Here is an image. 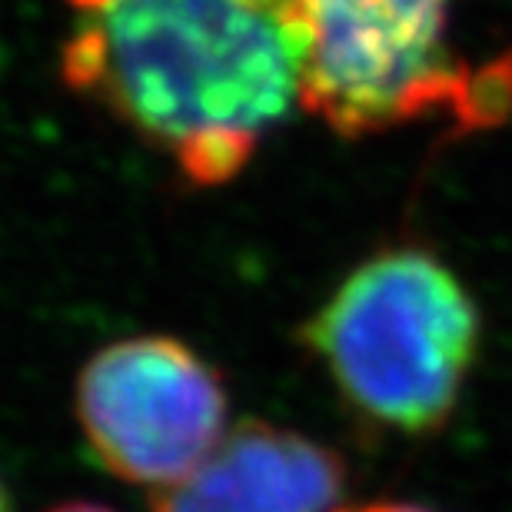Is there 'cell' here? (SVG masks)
Wrapping results in <instances>:
<instances>
[{"label": "cell", "mask_w": 512, "mask_h": 512, "mask_svg": "<svg viewBox=\"0 0 512 512\" xmlns=\"http://www.w3.org/2000/svg\"><path fill=\"white\" fill-rule=\"evenodd\" d=\"M60 77L160 150L190 187L240 177L300 110L296 0H67Z\"/></svg>", "instance_id": "obj_1"}, {"label": "cell", "mask_w": 512, "mask_h": 512, "mask_svg": "<svg viewBox=\"0 0 512 512\" xmlns=\"http://www.w3.org/2000/svg\"><path fill=\"white\" fill-rule=\"evenodd\" d=\"M300 340L356 416L386 433L429 436L463 396L479 310L436 253L389 247L336 286Z\"/></svg>", "instance_id": "obj_2"}, {"label": "cell", "mask_w": 512, "mask_h": 512, "mask_svg": "<svg viewBox=\"0 0 512 512\" xmlns=\"http://www.w3.org/2000/svg\"><path fill=\"white\" fill-rule=\"evenodd\" d=\"M306 34L300 110L360 140L446 114L493 127L512 114V54L473 67L453 44L456 0H296Z\"/></svg>", "instance_id": "obj_3"}, {"label": "cell", "mask_w": 512, "mask_h": 512, "mask_svg": "<svg viewBox=\"0 0 512 512\" xmlns=\"http://www.w3.org/2000/svg\"><path fill=\"white\" fill-rule=\"evenodd\" d=\"M77 426L110 476L167 489L227 436L223 376L173 336L110 343L77 376Z\"/></svg>", "instance_id": "obj_4"}, {"label": "cell", "mask_w": 512, "mask_h": 512, "mask_svg": "<svg viewBox=\"0 0 512 512\" xmlns=\"http://www.w3.org/2000/svg\"><path fill=\"white\" fill-rule=\"evenodd\" d=\"M343 456L296 429L243 419L203 463L153 493V512H336Z\"/></svg>", "instance_id": "obj_5"}, {"label": "cell", "mask_w": 512, "mask_h": 512, "mask_svg": "<svg viewBox=\"0 0 512 512\" xmlns=\"http://www.w3.org/2000/svg\"><path fill=\"white\" fill-rule=\"evenodd\" d=\"M336 512H433V509L409 506V503H366V506H350V509H336Z\"/></svg>", "instance_id": "obj_6"}, {"label": "cell", "mask_w": 512, "mask_h": 512, "mask_svg": "<svg viewBox=\"0 0 512 512\" xmlns=\"http://www.w3.org/2000/svg\"><path fill=\"white\" fill-rule=\"evenodd\" d=\"M47 512H117L104 503H90V499H74V503H60V506H50Z\"/></svg>", "instance_id": "obj_7"}, {"label": "cell", "mask_w": 512, "mask_h": 512, "mask_svg": "<svg viewBox=\"0 0 512 512\" xmlns=\"http://www.w3.org/2000/svg\"><path fill=\"white\" fill-rule=\"evenodd\" d=\"M0 512H14V503H10V493H7L4 479H0Z\"/></svg>", "instance_id": "obj_8"}]
</instances>
